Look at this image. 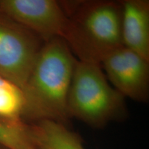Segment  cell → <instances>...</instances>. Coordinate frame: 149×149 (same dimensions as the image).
I'll return each mask as SVG.
<instances>
[{"instance_id": "1", "label": "cell", "mask_w": 149, "mask_h": 149, "mask_svg": "<svg viewBox=\"0 0 149 149\" xmlns=\"http://www.w3.org/2000/svg\"><path fill=\"white\" fill-rule=\"evenodd\" d=\"M76 61L60 37L44 42L22 89L24 122L52 120L67 125V101Z\"/></svg>"}, {"instance_id": "2", "label": "cell", "mask_w": 149, "mask_h": 149, "mask_svg": "<svg viewBox=\"0 0 149 149\" xmlns=\"http://www.w3.org/2000/svg\"><path fill=\"white\" fill-rule=\"evenodd\" d=\"M61 2L67 15L61 38L78 61L101 64L123 46L120 1Z\"/></svg>"}, {"instance_id": "3", "label": "cell", "mask_w": 149, "mask_h": 149, "mask_svg": "<svg viewBox=\"0 0 149 149\" xmlns=\"http://www.w3.org/2000/svg\"><path fill=\"white\" fill-rule=\"evenodd\" d=\"M67 110L87 125L102 128L127 114L124 97L109 82L100 64L77 59L72 73Z\"/></svg>"}, {"instance_id": "4", "label": "cell", "mask_w": 149, "mask_h": 149, "mask_svg": "<svg viewBox=\"0 0 149 149\" xmlns=\"http://www.w3.org/2000/svg\"><path fill=\"white\" fill-rule=\"evenodd\" d=\"M44 42L0 13V74L22 89Z\"/></svg>"}, {"instance_id": "5", "label": "cell", "mask_w": 149, "mask_h": 149, "mask_svg": "<svg viewBox=\"0 0 149 149\" xmlns=\"http://www.w3.org/2000/svg\"><path fill=\"white\" fill-rule=\"evenodd\" d=\"M0 13L44 42L61 38L67 22L61 2L55 0H0Z\"/></svg>"}, {"instance_id": "6", "label": "cell", "mask_w": 149, "mask_h": 149, "mask_svg": "<svg viewBox=\"0 0 149 149\" xmlns=\"http://www.w3.org/2000/svg\"><path fill=\"white\" fill-rule=\"evenodd\" d=\"M106 77L124 98L145 102L149 95V61L124 47L117 48L100 64Z\"/></svg>"}, {"instance_id": "7", "label": "cell", "mask_w": 149, "mask_h": 149, "mask_svg": "<svg viewBox=\"0 0 149 149\" xmlns=\"http://www.w3.org/2000/svg\"><path fill=\"white\" fill-rule=\"evenodd\" d=\"M120 2L123 46L149 61V1L123 0Z\"/></svg>"}, {"instance_id": "8", "label": "cell", "mask_w": 149, "mask_h": 149, "mask_svg": "<svg viewBox=\"0 0 149 149\" xmlns=\"http://www.w3.org/2000/svg\"><path fill=\"white\" fill-rule=\"evenodd\" d=\"M31 140L37 149H85L79 134L68 126L52 120L29 124Z\"/></svg>"}, {"instance_id": "9", "label": "cell", "mask_w": 149, "mask_h": 149, "mask_svg": "<svg viewBox=\"0 0 149 149\" xmlns=\"http://www.w3.org/2000/svg\"><path fill=\"white\" fill-rule=\"evenodd\" d=\"M23 107L22 89L0 74V117L23 122Z\"/></svg>"}, {"instance_id": "10", "label": "cell", "mask_w": 149, "mask_h": 149, "mask_svg": "<svg viewBox=\"0 0 149 149\" xmlns=\"http://www.w3.org/2000/svg\"><path fill=\"white\" fill-rule=\"evenodd\" d=\"M0 145L9 149L35 148L29 124L0 117Z\"/></svg>"}, {"instance_id": "11", "label": "cell", "mask_w": 149, "mask_h": 149, "mask_svg": "<svg viewBox=\"0 0 149 149\" xmlns=\"http://www.w3.org/2000/svg\"><path fill=\"white\" fill-rule=\"evenodd\" d=\"M0 149H9V148H6V147L2 146H1V145H0Z\"/></svg>"}, {"instance_id": "12", "label": "cell", "mask_w": 149, "mask_h": 149, "mask_svg": "<svg viewBox=\"0 0 149 149\" xmlns=\"http://www.w3.org/2000/svg\"><path fill=\"white\" fill-rule=\"evenodd\" d=\"M32 149H37V148H32Z\"/></svg>"}]
</instances>
